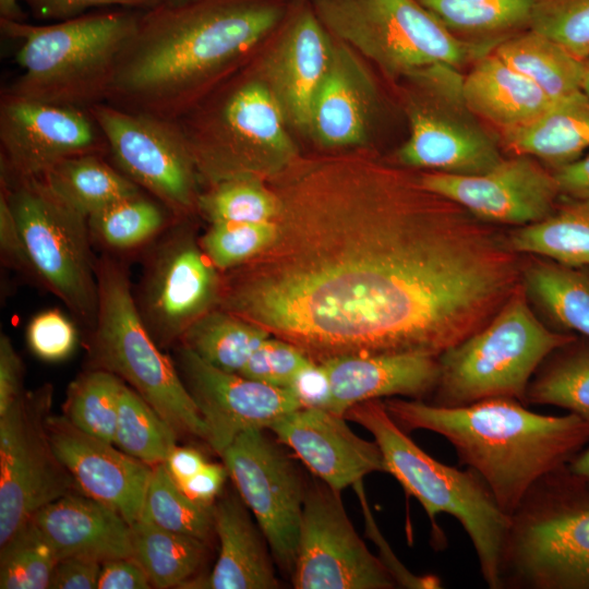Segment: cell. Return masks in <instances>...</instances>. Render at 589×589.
<instances>
[{"instance_id": "obj_17", "label": "cell", "mask_w": 589, "mask_h": 589, "mask_svg": "<svg viewBox=\"0 0 589 589\" xmlns=\"http://www.w3.org/2000/svg\"><path fill=\"white\" fill-rule=\"evenodd\" d=\"M191 232L169 228L151 254L135 303L159 346L180 340L219 303L221 281Z\"/></svg>"}, {"instance_id": "obj_55", "label": "cell", "mask_w": 589, "mask_h": 589, "mask_svg": "<svg viewBox=\"0 0 589 589\" xmlns=\"http://www.w3.org/2000/svg\"><path fill=\"white\" fill-rule=\"evenodd\" d=\"M560 194L569 200L589 199V154L552 169Z\"/></svg>"}, {"instance_id": "obj_11", "label": "cell", "mask_w": 589, "mask_h": 589, "mask_svg": "<svg viewBox=\"0 0 589 589\" xmlns=\"http://www.w3.org/2000/svg\"><path fill=\"white\" fill-rule=\"evenodd\" d=\"M5 196L36 279L94 327L98 286L87 218L63 202L41 178L1 176Z\"/></svg>"}, {"instance_id": "obj_34", "label": "cell", "mask_w": 589, "mask_h": 589, "mask_svg": "<svg viewBox=\"0 0 589 589\" xmlns=\"http://www.w3.org/2000/svg\"><path fill=\"white\" fill-rule=\"evenodd\" d=\"M507 241L518 254L589 267V199H567L544 219L512 230Z\"/></svg>"}, {"instance_id": "obj_12", "label": "cell", "mask_w": 589, "mask_h": 589, "mask_svg": "<svg viewBox=\"0 0 589 589\" xmlns=\"http://www.w3.org/2000/svg\"><path fill=\"white\" fill-rule=\"evenodd\" d=\"M410 133L397 152L411 168L450 175H480L503 160L494 137L468 107L459 69L434 64L405 77Z\"/></svg>"}, {"instance_id": "obj_24", "label": "cell", "mask_w": 589, "mask_h": 589, "mask_svg": "<svg viewBox=\"0 0 589 589\" xmlns=\"http://www.w3.org/2000/svg\"><path fill=\"white\" fill-rule=\"evenodd\" d=\"M334 39L328 68L313 100L309 134L327 148L362 145L376 111V88L354 50Z\"/></svg>"}, {"instance_id": "obj_18", "label": "cell", "mask_w": 589, "mask_h": 589, "mask_svg": "<svg viewBox=\"0 0 589 589\" xmlns=\"http://www.w3.org/2000/svg\"><path fill=\"white\" fill-rule=\"evenodd\" d=\"M1 176L41 178L60 161L103 154L106 141L88 110L2 93Z\"/></svg>"}, {"instance_id": "obj_31", "label": "cell", "mask_w": 589, "mask_h": 589, "mask_svg": "<svg viewBox=\"0 0 589 589\" xmlns=\"http://www.w3.org/2000/svg\"><path fill=\"white\" fill-rule=\"evenodd\" d=\"M458 38L495 48L530 28L538 0H418Z\"/></svg>"}, {"instance_id": "obj_9", "label": "cell", "mask_w": 589, "mask_h": 589, "mask_svg": "<svg viewBox=\"0 0 589 589\" xmlns=\"http://www.w3.org/2000/svg\"><path fill=\"white\" fill-rule=\"evenodd\" d=\"M562 468L538 480L512 514L502 588L589 589V498L566 488Z\"/></svg>"}, {"instance_id": "obj_5", "label": "cell", "mask_w": 589, "mask_h": 589, "mask_svg": "<svg viewBox=\"0 0 589 589\" xmlns=\"http://www.w3.org/2000/svg\"><path fill=\"white\" fill-rule=\"evenodd\" d=\"M344 417L373 435L386 472L408 495L420 502L436 537L443 536L436 525V516L441 513L460 522L474 546L488 587L501 589L502 560L510 517L500 508L483 479L470 468L461 471L422 450L377 399L352 406Z\"/></svg>"}, {"instance_id": "obj_19", "label": "cell", "mask_w": 589, "mask_h": 589, "mask_svg": "<svg viewBox=\"0 0 589 589\" xmlns=\"http://www.w3.org/2000/svg\"><path fill=\"white\" fill-rule=\"evenodd\" d=\"M420 183L474 217L517 227L551 215L561 197L551 169L528 155L503 158L491 170L471 176L423 172Z\"/></svg>"}, {"instance_id": "obj_48", "label": "cell", "mask_w": 589, "mask_h": 589, "mask_svg": "<svg viewBox=\"0 0 589 589\" xmlns=\"http://www.w3.org/2000/svg\"><path fill=\"white\" fill-rule=\"evenodd\" d=\"M26 3L37 19L70 20L84 14L89 9L118 5L146 10L167 0H21Z\"/></svg>"}, {"instance_id": "obj_23", "label": "cell", "mask_w": 589, "mask_h": 589, "mask_svg": "<svg viewBox=\"0 0 589 589\" xmlns=\"http://www.w3.org/2000/svg\"><path fill=\"white\" fill-rule=\"evenodd\" d=\"M268 429L336 491L362 481L371 472H386L376 442L359 437L344 416L301 407L280 417Z\"/></svg>"}, {"instance_id": "obj_37", "label": "cell", "mask_w": 589, "mask_h": 589, "mask_svg": "<svg viewBox=\"0 0 589 589\" xmlns=\"http://www.w3.org/2000/svg\"><path fill=\"white\" fill-rule=\"evenodd\" d=\"M268 337L262 326L219 308L194 322L180 341L207 363L239 373Z\"/></svg>"}, {"instance_id": "obj_14", "label": "cell", "mask_w": 589, "mask_h": 589, "mask_svg": "<svg viewBox=\"0 0 589 589\" xmlns=\"http://www.w3.org/2000/svg\"><path fill=\"white\" fill-rule=\"evenodd\" d=\"M88 112L119 171L154 195L176 219L197 209L200 177L176 121L106 101L92 106Z\"/></svg>"}, {"instance_id": "obj_53", "label": "cell", "mask_w": 589, "mask_h": 589, "mask_svg": "<svg viewBox=\"0 0 589 589\" xmlns=\"http://www.w3.org/2000/svg\"><path fill=\"white\" fill-rule=\"evenodd\" d=\"M152 586L148 575L133 557L101 563L97 589H148Z\"/></svg>"}, {"instance_id": "obj_45", "label": "cell", "mask_w": 589, "mask_h": 589, "mask_svg": "<svg viewBox=\"0 0 589 589\" xmlns=\"http://www.w3.org/2000/svg\"><path fill=\"white\" fill-rule=\"evenodd\" d=\"M530 28L576 58H589V0H538Z\"/></svg>"}, {"instance_id": "obj_7", "label": "cell", "mask_w": 589, "mask_h": 589, "mask_svg": "<svg viewBox=\"0 0 589 589\" xmlns=\"http://www.w3.org/2000/svg\"><path fill=\"white\" fill-rule=\"evenodd\" d=\"M98 310L92 349L99 369L131 387L179 434L205 441L199 408L172 361L144 324L127 268L104 255L95 263Z\"/></svg>"}, {"instance_id": "obj_4", "label": "cell", "mask_w": 589, "mask_h": 589, "mask_svg": "<svg viewBox=\"0 0 589 589\" xmlns=\"http://www.w3.org/2000/svg\"><path fill=\"white\" fill-rule=\"evenodd\" d=\"M143 10L84 13L47 25L0 17L1 32L21 40L19 76L7 93L88 110L106 101L118 58Z\"/></svg>"}, {"instance_id": "obj_20", "label": "cell", "mask_w": 589, "mask_h": 589, "mask_svg": "<svg viewBox=\"0 0 589 589\" xmlns=\"http://www.w3.org/2000/svg\"><path fill=\"white\" fill-rule=\"evenodd\" d=\"M177 358L182 380L204 421L205 441L220 456L240 433L268 429L302 407L289 388L223 371L184 346H180Z\"/></svg>"}, {"instance_id": "obj_3", "label": "cell", "mask_w": 589, "mask_h": 589, "mask_svg": "<svg viewBox=\"0 0 589 589\" xmlns=\"http://www.w3.org/2000/svg\"><path fill=\"white\" fill-rule=\"evenodd\" d=\"M384 405L402 430L444 436L509 517L538 480L564 467L589 442V421L570 412L540 414L514 398L459 407L394 398Z\"/></svg>"}, {"instance_id": "obj_22", "label": "cell", "mask_w": 589, "mask_h": 589, "mask_svg": "<svg viewBox=\"0 0 589 589\" xmlns=\"http://www.w3.org/2000/svg\"><path fill=\"white\" fill-rule=\"evenodd\" d=\"M47 431L81 493L113 508L130 525L141 518L153 466L85 433L65 416L49 414Z\"/></svg>"}, {"instance_id": "obj_56", "label": "cell", "mask_w": 589, "mask_h": 589, "mask_svg": "<svg viewBox=\"0 0 589 589\" xmlns=\"http://www.w3.org/2000/svg\"><path fill=\"white\" fill-rule=\"evenodd\" d=\"M164 464L171 478L180 484L196 474L206 460L195 448L176 446Z\"/></svg>"}, {"instance_id": "obj_15", "label": "cell", "mask_w": 589, "mask_h": 589, "mask_svg": "<svg viewBox=\"0 0 589 589\" xmlns=\"http://www.w3.org/2000/svg\"><path fill=\"white\" fill-rule=\"evenodd\" d=\"M221 457L274 560L292 574L306 494L300 472L261 429L240 433Z\"/></svg>"}, {"instance_id": "obj_28", "label": "cell", "mask_w": 589, "mask_h": 589, "mask_svg": "<svg viewBox=\"0 0 589 589\" xmlns=\"http://www.w3.org/2000/svg\"><path fill=\"white\" fill-rule=\"evenodd\" d=\"M462 92L470 110L498 131L534 120L554 101L493 50L472 63L464 76Z\"/></svg>"}, {"instance_id": "obj_58", "label": "cell", "mask_w": 589, "mask_h": 589, "mask_svg": "<svg viewBox=\"0 0 589 589\" xmlns=\"http://www.w3.org/2000/svg\"><path fill=\"white\" fill-rule=\"evenodd\" d=\"M19 0H0V16L11 20H22Z\"/></svg>"}, {"instance_id": "obj_32", "label": "cell", "mask_w": 589, "mask_h": 589, "mask_svg": "<svg viewBox=\"0 0 589 589\" xmlns=\"http://www.w3.org/2000/svg\"><path fill=\"white\" fill-rule=\"evenodd\" d=\"M41 179L63 202L86 218L116 202L141 194L136 183L108 165L97 153L67 158Z\"/></svg>"}, {"instance_id": "obj_51", "label": "cell", "mask_w": 589, "mask_h": 589, "mask_svg": "<svg viewBox=\"0 0 589 589\" xmlns=\"http://www.w3.org/2000/svg\"><path fill=\"white\" fill-rule=\"evenodd\" d=\"M0 247L1 253L8 263L36 278L14 216L2 193H0Z\"/></svg>"}, {"instance_id": "obj_44", "label": "cell", "mask_w": 589, "mask_h": 589, "mask_svg": "<svg viewBox=\"0 0 589 589\" xmlns=\"http://www.w3.org/2000/svg\"><path fill=\"white\" fill-rule=\"evenodd\" d=\"M276 220L264 223L221 221L211 224L200 245L219 271H229L255 259L277 237Z\"/></svg>"}, {"instance_id": "obj_6", "label": "cell", "mask_w": 589, "mask_h": 589, "mask_svg": "<svg viewBox=\"0 0 589 589\" xmlns=\"http://www.w3.org/2000/svg\"><path fill=\"white\" fill-rule=\"evenodd\" d=\"M576 336L541 321L520 285L486 325L437 358L440 372L431 404L459 407L497 397L525 404L538 366Z\"/></svg>"}, {"instance_id": "obj_2", "label": "cell", "mask_w": 589, "mask_h": 589, "mask_svg": "<svg viewBox=\"0 0 589 589\" xmlns=\"http://www.w3.org/2000/svg\"><path fill=\"white\" fill-rule=\"evenodd\" d=\"M288 14L284 0H184L143 10L106 103L177 121Z\"/></svg>"}, {"instance_id": "obj_30", "label": "cell", "mask_w": 589, "mask_h": 589, "mask_svg": "<svg viewBox=\"0 0 589 589\" xmlns=\"http://www.w3.org/2000/svg\"><path fill=\"white\" fill-rule=\"evenodd\" d=\"M521 285L545 324L560 333L589 338V267L528 255Z\"/></svg>"}, {"instance_id": "obj_25", "label": "cell", "mask_w": 589, "mask_h": 589, "mask_svg": "<svg viewBox=\"0 0 589 589\" xmlns=\"http://www.w3.org/2000/svg\"><path fill=\"white\" fill-rule=\"evenodd\" d=\"M332 389L329 411L387 396L422 397L438 378L437 358L423 353L352 354L322 361Z\"/></svg>"}, {"instance_id": "obj_59", "label": "cell", "mask_w": 589, "mask_h": 589, "mask_svg": "<svg viewBox=\"0 0 589 589\" xmlns=\"http://www.w3.org/2000/svg\"><path fill=\"white\" fill-rule=\"evenodd\" d=\"M582 91L589 95V58L585 60V73L582 81Z\"/></svg>"}, {"instance_id": "obj_46", "label": "cell", "mask_w": 589, "mask_h": 589, "mask_svg": "<svg viewBox=\"0 0 589 589\" xmlns=\"http://www.w3.org/2000/svg\"><path fill=\"white\" fill-rule=\"evenodd\" d=\"M312 362L293 344L268 337L252 353L239 374L272 386L288 388L296 375Z\"/></svg>"}, {"instance_id": "obj_60", "label": "cell", "mask_w": 589, "mask_h": 589, "mask_svg": "<svg viewBox=\"0 0 589 589\" xmlns=\"http://www.w3.org/2000/svg\"><path fill=\"white\" fill-rule=\"evenodd\" d=\"M168 2H180V1H184V0H167Z\"/></svg>"}, {"instance_id": "obj_36", "label": "cell", "mask_w": 589, "mask_h": 589, "mask_svg": "<svg viewBox=\"0 0 589 589\" xmlns=\"http://www.w3.org/2000/svg\"><path fill=\"white\" fill-rule=\"evenodd\" d=\"M525 405H551L589 421V338L576 336L553 350L538 366Z\"/></svg>"}, {"instance_id": "obj_13", "label": "cell", "mask_w": 589, "mask_h": 589, "mask_svg": "<svg viewBox=\"0 0 589 589\" xmlns=\"http://www.w3.org/2000/svg\"><path fill=\"white\" fill-rule=\"evenodd\" d=\"M50 385L23 395L0 416V546L46 505L80 491L51 446Z\"/></svg>"}, {"instance_id": "obj_16", "label": "cell", "mask_w": 589, "mask_h": 589, "mask_svg": "<svg viewBox=\"0 0 589 589\" xmlns=\"http://www.w3.org/2000/svg\"><path fill=\"white\" fill-rule=\"evenodd\" d=\"M292 584L296 589H390L396 579L352 526L336 491L306 490Z\"/></svg>"}, {"instance_id": "obj_39", "label": "cell", "mask_w": 589, "mask_h": 589, "mask_svg": "<svg viewBox=\"0 0 589 589\" xmlns=\"http://www.w3.org/2000/svg\"><path fill=\"white\" fill-rule=\"evenodd\" d=\"M122 384L119 376L103 369L82 374L69 386L65 417L85 433L115 444Z\"/></svg>"}, {"instance_id": "obj_54", "label": "cell", "mask_w": 589, "mask_h": 589, "mask_svg": "<svg viewBox=\"0 0 589 589\" xmlns=\"http://www.w3.org/2000/svg\"><path fill=\"white\" fill-rule=\"evenodd\" d=\"M228 477L229 473L224 464L206 461L196 474L178 485L193 502L212 508Z\"/></svg>"}, {"instance_id": "obj_1", "label": "cell", "mask_w": 589, "mask_h": 589, "mask_svg": "<svg viewBox=\"0 0 589 589\" xmlns=\"http://www.w3.org/2000/svg\"><path fill=\"white\" fill-rule=\"evenodd\" d=\"M277 237L221 281L219 306L311 360L438 358L521 285L507 235L374 161L315 167L278 196Z\"/></svg>"}, {"instance_id": "obj_47", "label": "cell", "mask_w": 589, "mask_h": 589, "mask_svg": "<svg viewBox=\"0 0 589 589\" xmlns=\"http://www.w3.org/2000/svg\"><path fill=\"white\" fill-rule=\"evenodd\" d=\"M31 350L46 361H60L74 350L77 333L73 323L59 310L36 314L27 326Z\"/></svg>"}, {"instance_id": "obj_21", "label": "cell", "mask_w": 589, "mask_h": 589, "mask_svg": "<svg viewBox=\"0 0 589 589\" xmlns=\"http://www.w3.org/2000/svg\"><path fill=\"white\" fill-rule=\"evenodd\" d=\"M334 37L311 3L286 16L274 48L255 75L271 92L288 125L309 133L315 94L328 68Z\"/></svg>"}, {"instance_id": "obj_10", "label": "cell", "mask_w": 589, "mask_h": 589, "mask_svg": "<svg viewBox=\"0 0 589 589\" xmlns=\"http://www.w3.org/2000/svg\"><path fill=\"white\" fill-rule=\"evenodd\" d=\"M332 36L405 79L434 64L457 69L494 48L462 40L418 0H310Z\"/></svg>"}, {"instance_id": "obj_38", "label": "cell", "mask_w": 589, "mask_h": 589, "mask_svg": "<svg viewBox=\"0 0 589 589\" xmlns=\"http://www.w3.org/2000/svg\"><path fill=\"white\" fill-rule=\"evenodd\" d=\"M178 433L137 394L122 384L115 445L125 454L155 466L177 446Z\"/></svg>"}, {"instance_id": "obj_35", "label": "cell", "mask_w": 589, "mask_h": 589, "mask_svg": "<svg viewBox=\"0 0 589 589\" xmlns=\"http://www.w3.org/2000/svg\"><path fill=\"white\" fill-rule=\"evenodd\" d=\"M132 557L153 587L182 588L205 558V541L164 529L145 519L131 525Z\"/></svg>"}, {"instance_id": "obj_50", "label": "cell", "mask_w": 589, "mask_h": 589, "mask_svg": "<svg viewBox=\"0 0 589 589\" xmlns=\"http://www.w3.org/2000/svg\"><path fill=\"white\" fill-rule=\"evenodd\" d=\"M101 563L83 557L58 561L49 584L50 589H96Z\"/></svg>"}, {"instance_id": "obj_27", "label": "cell", "mask_w": 589, "mask_h": 589, "mask_svg": "<svg viewBox=\"0 0 589 589\" xmlns=\"http://www.w3.org/2000/svg\"><path fill=\"white\" fill-rule=\"evenodd\" d=\"M245 506L233 494L214 504V531L220 544L218 560L207 576L194 577L182 588H278L268 551Z\"/></svg>"}, {"instance_id": "obj_8", "label": "cell", "mask_w": 589, "mask_h": 589, "mask_svg": "<svg viewBox=\"0 0 589 589\" xmlns=\"http://www.w3.org/2000/svg\"><path fill=\"white\" fill-rule=\"evenodd\" d=\"M176 122L200 180L208 185L238 177L260 178L296 156L281 110L255 75L229 86L209 104L200 101Z\"/></svg>"}, {"instance_id": "obj_49", "label": "cell", "mask_w": 589, "mask_h": 589, "mask_svg": "<svg viewBox=\"0 0 589 589\" xmlns=\"http://www.w3.org/2000/svg\"><path fill=\"white\" fill-rule=\"evenodd\" d=\"M302 407L328 410L332 389L328 373L322 362L313 361L302 369L288 387Z\"/></svg>"}, {"instance_id": "obj_29", "label": "cell", "mask_w": 589, "mask_h": 589, "mask_svg": "<svg viewBox=\"0 0 589 589\" xmlns=\"http://www.w3.org/2000/svg\"><path fill=\"white\" fill-rule=\"evenodd\" d=\"M500 144L514 155H528L552 170L589 148V95L579 91L556 99L534 120L500 131Z\"/></svg>"}, {"instance_id": "obj_41", "label": "cell", "mask_w": 589, "mask_h": 589, "mask_svg": "<svg viewBox=\"0 0 589 589\" xmlns=\"http://www.w3.org/2000/svg\"><path fill=\"white\" fill-rule=\"evenodd\" d=\"M141 518L203 541L214 530L213 507L201 506L189 498L164 462L153 466Z\"/></svg>"}, {"instance_id": "obj_43", "label": "cell", "mask_w": 589, "mask_h": 589, "mask_svg": "<svg viewBox=\"0 0 589 589\" xmlns=\"http://www.w3.org/2000/svg\"><path fill=\"white\" fill-rule=\"evenodd\" d=\"M58 561L49 541L29 520L1 546L0 588H49Z\"/></svg>"}, {"instance_id": "obj_26", "label": "cell", "mask_w": 589, "mask_h": 589, "mask_svg": "<svg viewBox=\"0 0 589 589\" xmlns=\"http://www.w3.org/2000/svg\"><path fill=\"white\" fill-rule=\"evenodd\" d=\"M29 520L59 560L83 557L104 563L132 557L131 525L113 508L83 493L46 505Z\"/></svg>"}, {"instance_id": "obj_52", "label": "cell", "mask_w": 589, "mask_h": 589, "mask_svg": "<svg viewBox=\"0 0 589 589\" xmlns=\"http://www.w3.org/2000/svg\"><path fill=\"white\" fill-rule=\"evenodd\" d=\"M23 364L10 338H0V416L23 395Z\"/></svg>"}, {"instance_id": "obj_33", "label": "cell", "mask_w": 589, "mask_h": 589, "mask_svg": "<svg viewBox=\"0 0 589 589\" xmlns=\"http://www.w3.org/2000/svg\"><path fill=\"white\" fill-rule=\"evenodd\" d=\"M493 52L554 100L582 91L585 60L531 28L501 41Z\"/></svg>"}, {"instance_id": "obj_40", "label": "cell", "mask_w": 589, "mask_h": 589, "mask_svg": "<svg viewBox=\"0 0 589 589\" xmlns=\"http://www.w3.org/2000/svg\"><path fill=\"white\" fill-rule=\"evenodd\" d=\"M168 214L156 202L142 193L131 196L95 213L87 218L91 237L116 250L143 245L163 231Z\"/></svg>"}, {"instance_id": "obj_42", "label": "cell", "mask_w": 589, "mask_h": 589, "mask_svg": "<svg viewBox=\"0 0 589 589\" xmlns=\"http://www.w3.org/2000/svg\"><path fill=\"white\" fill-rule=\"evenodd\" d=\"M197 209L211 223H264L280 212L277 194L255 177H238L211 184L200 194Z\"/></svg>"}, {"instance_id": "obj_57", "label": "cell", "mask_w": 589, "mask_h": 589, "mask_svg": "<svg viewBox=\"0 0 589 589\" xmlns=\"http://www.w3.org/2000/svg\"><path fill=\"white\" fill-rule=\"evenodd\" d=\"M569 462L568 472L589 486V448L576 455Z\"/></svg>"}]
</instances>
